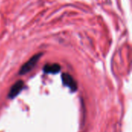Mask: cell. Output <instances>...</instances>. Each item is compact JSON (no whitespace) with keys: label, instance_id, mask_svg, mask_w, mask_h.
Masks as SVG:
<instances>
[{"label":"cell","instance_id":"6da1fadb","mask_svg":"<svg viewBox=\"0 0 132 132\" xmlns=\"http://www.w3.org/2000/svg\"><path fill=\"white\" fill-rule=\"evenodd\" d=\"M43 53H37L36 55H34L33 56H32L25 64L22 65V67L20 68L19 71V75H24L27 73H29V71H31L33 67L36 65L38 60L40 59V57L42 56Z\"/></svg>","mask_w":132,"mask_h":132},{"label":"cell","instance_id":"7a4b0ae2","mask_svg":"<svg viewBox=\"0 0 132 132\" xmlns=\"http://www.w3.org/2000/svg\"><path fill=\"white\" fill-rule=\"evenodd\" d=\"M61 79L63 84L67 87L72 92H75L77 90V84L70 74L67 73H63L61 76Z\"/></svg>","mask_w":132,"mask_h":132},{"label":"cell","instance_id":"3957f363","mask_svg":"<svg viewBox=\"0 0 132 132\" xmlns=\"http://www.w3.org/2000/svg\"><path fill=\"white\" fill-rule=\"evenodd\" d=\"M23 87H24V82L22 80H19L16 81L10 88V90L8 94V97L9 99L15 98L20 94V92L22 90Z\"/></svg>","mask_w":132,"mask_h":132},{"label":"cell","instance_id":"277c9868","mask_svg":"<svg viewBox=\"0 0 132 132\" xmlns=\"http://www.w3.org/2000/svg\"><path fill=\"white\" fill-rule=\"evenodd\" d=\"M60 66L57 63H53V64H46L43 67V72L46 73H57L60 71Z\"/></svg>","mask_w":132,"mask_h":132}]
</instances>
